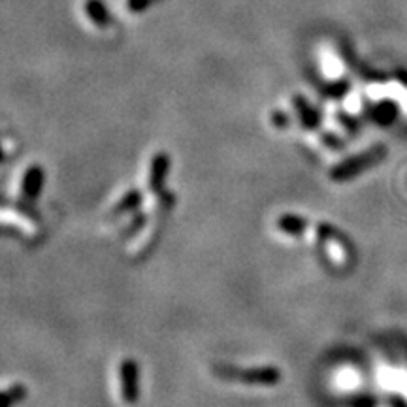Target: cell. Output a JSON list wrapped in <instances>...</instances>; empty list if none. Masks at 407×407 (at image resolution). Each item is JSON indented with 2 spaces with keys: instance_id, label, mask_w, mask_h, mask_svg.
<instances>
[{
  "instance_id": "cell-1",
  "label": "cell",
  "mask_w": 407,
  "mask_h": 407,
  "mask_svg": "<svg viewBox=\"0 0 407 407\" xmlns=\"http://www.w3.org/2000/svg\"><path fill=\"white\" fill-rule=\"evenodd\" d=\"M119 377H123L121 394L125 402H134L138 398V370L134 368L133 362H123L119 368Z\"/></svg>"
}]
</instances>
